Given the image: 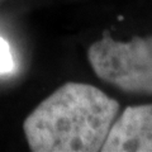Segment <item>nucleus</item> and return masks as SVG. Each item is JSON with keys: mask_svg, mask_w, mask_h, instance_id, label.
<instances>
[{"mask_svg": "<svg viewBox=\"0 0 152 152\" xmlns=\"http://www.w3.org/2000/svg\"><path fill=\"white\" fill-rule=\"evenodd\" d=\"M103 152H152V104L131 105L109 129Z\"/></svg>", "mask_w": 152, "mask_h": 152, "instance_id": "3", "label": "nucleus"}, {"mask_svg": "<svg viewBox=\"0 0 152 152\" xmlns=\"http://www.w3.org/2000/svg\"><path fill=\"white\" fill-rule=\"evenodd\" d=\"M88 58L103 81L128 94L152 95V36L121 42L104 33L89 47Z\"/></svg>", "mask_w": 152, "mask_h": 152, "instance_id": "2", "label": "nucleus"}, {"mask_svg": "<svg viewBox=\"0 0 152 152\" xmlns=\"http://www.w3.org/2000/svg\"><path fill=\"white\" fill-rule=\"evenodd\" d=\"M15 69V64H14V58L10 51V46L0 37V74H10Z\"/></svg>", "mask_w": 152, "mask_h": 152, "instance_id": "4", "label": "nucleus"}, {"mask_svg": "<svg viewBox=\"0 0 152 152\" xmlns=\"http://www.w3.org/2000/svg\"><path fill=\"white\" fill-rule=\"evenodd\" d=\"M119 113V103L96 86L66 83L23 123L33 152H98Z\"/></svg>", "mask_w": 152, "mask_h": 152, "instance_id": "1", "label": "nucleus"}, {"mask_svg": "<svg viewBox=\"0 0 152 152\" xmlns=\"http://www.w3.org/2000/svg\"><path fill=\"white\" fill-rule=\"evenodd\" d=\"M1 1H4V0H0V3H1Z\"/></svg>", "mask_w": 152, "mask_h": 152, "instance_id": "5", "label": "nucleus"}]
</instances>
